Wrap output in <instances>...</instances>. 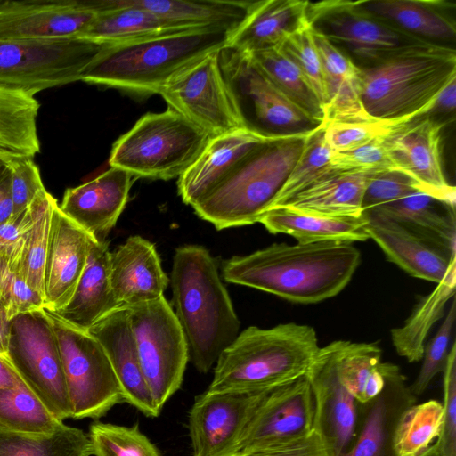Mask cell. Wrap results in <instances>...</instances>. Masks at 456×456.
Returning a JSON list of instances; mask_svg holds the SVG:
<instances>
[{
	"label": "cell",
	"mask_w": 456,
	"mask_h": 456,
	"mask_svg": "<svg viewBox=\"0 0 456 456\" xmlns=\"http://www.w3.org/2000/svg\"><path fill=\"white\" fill-rule=\"evenodd\" d=\"M9 161L0 158V181L9 173Z\"/></svg>",
	"instance_id": "obj_60"
},
{
	"label": "cell",
	"mask_w": 456,
	"mask_h": 456,
	"mask_svg": "<svg viewBox=\"0 0 456 456\" xmlns=\"http://www.w3.org/2000/svg\"><path fill=\"white\" fill-rule=\"evenodd\" d=\"M285 135L264 137L246 129L213 136L195 161L178 177V194L194 206L222 183L260 144Z\"/></svg>",
	"instance_id": "obj_24"
},
{
	"label": "cell",
	"mask_w": 456,
	"mask_h": 456,
	"mask_svg": "<svg viewBox=\"0 0 456 456\" xmlns=\"http://www.w3.org/2000/svg\"><path fill=\"white\" fill-rule=\"evenodd\" d=\"M453 78L455 49L421 40L374 66L360 68L362 103L374 119L409 122L426 115Z\"/></svg>",
	"instance_id": "obj_4"
},
{
	"label": "cell",
	"mask_w": 456,
	"mask_h": 456,
	"mask_svg": "<svg viewBox=\"0 0 456 456\" xmlns=\"http://www.w3.org/2000/svg\"><path fill=\"white\" fill-rule=\"evenodd\" d=\"M314 427V401L305 376L267 390L253 411L236 456L309 433Z\"/></svg>",
	"instance_id": "obj_16"
},
{
	"label": "cell",
	"mask_w": 456,
	"mask_h": 456,
	"mask_svg": "<svg viewBox=\"0 0 456 456\" xmlns=\"http://www.w3.org/2000/svg\"><path fill=\"white\" fill-rule=\"evenodd\" d=\"M376 173L336 171L300 191L281 207L325 216H361L363 214L362 200L366 187Z\"/></svg>",
	"instance_id": "obj_33"
},
{
	"label": "cell",
	"mask_w": 456,
	"mask_h": 456,
	"mask_svg": "<svg viewBox=\"0 0 456 456\" xmlns=\"http://www.w3.org/2000/svg\"><path fill=\"white\" fill-rule=\"evenodd\" d=\"M11 329V319L5 308L0 304V354L5 358Z\"/></svg>",
	"instance_id": "obj_59"
},
{
	"label": "cell",
	"mask_w": 456,
	"mask_h": 456,
	"mask_svg": "<svg viewBox=\"0 0 456 456\" xmlns=\"http://www.w3.org/2000/svg\"><path fill=\"white\" fill-rule=\"evenodd\" d=\"M88 436L93 456H161L137 425L126 427L94 421Z\"/></svg>",
	"instance_id": "obj_45"
},
{
	"label": "cell",
	"mask_w": 456,
	"mask_h": 456,
	"mask_svg": "<svg viewBox=\"0 0 456 456\" xmlns=\"http://www.w3.org/2000/svg\"><path fill=\"white\" fill-rule=\"evenodd\" d=\"M182 28L224 27L235 29L248 14L252 1L128 0Z\"/></svg>",
	"instance_id": "obj_36"
},
{
	"label": "cell",
	"mask_w": 456,
	"mask_h": 456,
	"mask_svg": "<svg viewBox=\"0 0 456 456\" xmlns=\"http://www.w3.org/2000/svg\"><path fill=\"white\" fill-rule=\"evenodd\" d=\"M456 319L455 297L444 322L439 327L435 337L425 345L422 356V365L414 382L410 386L411 392L415 397L420 396L428 389L435 377L443 373L451 348L454 342L451 343Z\"/></svg>",
	"instance_id": "obj_46"
},
{
	"label": "cell",
	"mask_w": 456,
	"mask_h": 456,
	"mask_svg": "<svg viewBox=\"0 0 456 456\" xmlns=\"http://www.w3.org/2000/svg\"><path fill=\"white\" fill-rule=\"evenodd\" d=\"M159 94L211 137L243 129L221 73L218 51L181 70Z\"/></svg>",
	"instance_id": "obj_14"
},
{
	"label": "cell",
	"mask_w": 456,
	"mask_h": 456,
	"mask_svg": "<svg viewBox=\"0 0 456 456\" xmlns=\"http://www.w3.org/2000/svg\"><path fill=\"white\" fill-rule=\"evenodd\" d=\"M90 1L98 13L80 38L110 45L193 29L167 21L128 0Z\"/></svg>",
	"instance_id": "obj_31"
},
{
	"label": "cell",
	"mask_w": 456,
	"mask_h": 456,
	"mask_svg": "<svg viewBox=\"0 0 456 456\" xmlns=\"http://www.w3.org/2000/svg\"><path fill=\"white\" fill-rule=\"evenodd\" d=\"M5 359L54 417L71 418L57 338L44 308L11 320Z\"/></svg>",
	"instance_id": "obj_13"
},
{
	"label": "cell",
	"mask_w": 456,
	"mask_h": 456,
	"mask_svg": "<svg viewBox=\"0 0 456 456\" xmlns=\"http://www.w3.org/2000/svg\"><path fill=\"white\" fill-rule=\"evenodd\" d=\"M87 331L104 349L123 402L147 417H158L161 411L155 405L142 370L127 306L120 305L110 312Z\"/></svg>",
	"instance_id": "obj_21"
},
{
	"label": "cell",
	"mask_w": 456,
	"mask_h": 456,
	"mask_svg": "<svg viewBox=\"0 0 456 456\" xmlns=\"http://www.w3.org/2000/svg\"><path fill=\"white\" fill-rule=\"evenodd\" d=\"M239 456H334L331 449L314 428L305 436L257 448Z\"/></svg>",
	"instance_id": "obj_54"
},
{
	"label": "cell",
	"mask_w": 456,
	"mask_h": 456,
	"mask_svg": "<svg viewBox=\"0 0 456 456\" xmlns=\"http://www.w3.org/2000/svg\"><path fill=\"white\" fill-rule=\"evenodd\" d=\"M0 304L9 318L44 308L41 296L34 291L7 263L0 251Z\"/></svg>",
	"instance_id": "obj_51"
},
{
	"label": "cell",
	"mask_w": 456,
	"mask_h": 456,
	"mask_svg": "<svg viewBox=\"0 0 456 456\" xmlns=\"http://www.w3.org/2000/svg\"><path fill=\"white\" fill-rule=\"evenodd\" d=\"M444 125L426 114L398 126L388 142L396 169L414 179L423 192L455 208V187L444 176L440 155Z\"/></svg>",
	"instance_id": "obj_18"
},
{
	"label": "cell",
	"mask_w": 456,
	"mask_h": 456,
	"mask_svg": "<svg viewBox=\"0 0 456 456\" xmlns=\"http://www.w3.org/2000/svg\"><path fill=\"white\" fill-rule=\"evenodd\" d=\"M110 253L106 240L92 241L85 269L71 298L53 314L77 329L88 330L121 305L110 283Z\"/></svg>",
	"instance_id": "obj_29"
},
{
	"label": "cell",
	"mask_w": 456,
	"mask_h": 456,
	"mask_svg": "<svg viewBox=\"0 0 456 456\" xmlns=\"http://www.w3.org/2000/svg\"><path fill=\"white\" fill-rule=\"evenodd\" d=\"M210 134L167 108L147 113L113 144L109 163L133 176L179 177L199 157Z\"/></svg>",
	"instance_id": "obj_7"
},
{
	"label": "cell",
	"mask_w": 456,
	"mask_h": 456,
	"mask_svg": "<svg viewBox=\"0 0 456 456\" xmlns=\"http://www.w3.org/2000/svg\"><path fill=\"white\" fill-rule=\"evenodd\" d=\"M173 311L183 333L189 361L207 373L238 337L240 322L216 260L199 245L175 249L171 277Z\"/></svg>",
	"instance_id": "obj_2"
},
{
	"label": "cell",
	"mask_w": 456,
	"mask_h": 456,
	"mask_svg": "<svg viewBox=\"0 0 456 456\" xmlns=\"http://www.w3.org/2000/svg\"><path fill=\"white\" fill-rule=\"evenodd\" d=\"M416 191H423L419 184L398 169L376 173L370 180L362 200V212L396 201Z\"/></svg>",
	"instance_id": "obj_50"
},
{
	"label": "cell",
	"mask_w": 456,
	"mask_h": 456,
	"mask_svg": "<svg viewBox=\"0 0 456 456\" xmlns=\"http://www.w3.org/2000/svg\"><path fill=\"white\" fill-rule=\"evenodd\" d=\"M306 18L314 32L361 69L374 66L423 40L364 10L360 1L309 2Z\"/></svg>",
	"instance_id": "obj_11"
},
{
	"label": "cell",
	"mask_w": 456,
	"mask_h": 456,
	"mask_svg": "<svg viewBox=\"0 0 456 456\" xmlns=\"http://www.w3.org/2000/svg\"><path fill=\"white\" fill-rule=\"evenodd\" d=\"M313 35L322 69V124L374 120L362 103L360 68L322 36Z\"/></svg>",
	"instance_id": "obj_28"
},
{
	"label": "cell",
	"mask_w": 456,
	"mask_h": 456,
	"mask_svg": "<svg viewBox=\"0 0 456 456\" xmlns=\"http://www.w3.org/2000/svg\"><path fill=\"white\" fill-rule=\"evenodd\" d=\"M309 1H252L247 16L231 34L228 46L252 53L279 47L292 33L308 25Z\"/></svg>",
	"instance_id": "obj_27"
},
{
	"label": "cell",
	"mask_w": 456,
	"mask_h": 456,
	"mask_svg": "<svg viewBox=\"0 0 456 456\" xmlns=\"http://www.w3.org/2000/svg\"><path fill=\"white\" fill-rule=\"evenodd\" d=\"M443 2L421 0H370L360 5L370 13L423 40L454 41L455 22L440 7Z\"/></svg>",
	"instance_id": "obj_34"
},
{
	"label": "cell",
	"mask_w": 456,
	"mask_h": 456,
	"mask_svg": "<svg viewBox=\"0 0 456 456\" xmlns=\"http://www.w3.org/2000/svg\"><path fill=\"white\" fill-rule=\"evenodd\" d=\"M35 96L0 88V158L33 159L40 151Z\"/></svg>",
	"instance_id": "obj_38"
},
{
	"label": "cell",
	"mask_w": 456,
	"mask_h": 456,
	"mask_svg": "<svg viewBox=\"0 0 456 456\" xmlns=\"http://www.w3.org/2000/svg\"><path fill=\"white\" fill-rule=\"evenodd\" d=\"M110 277L121 305L155 300L164 296L169 283L155 246L139 235L130 236L110 253Z\"/></svg>",
	"instance_id": "obj_26"
},
{
	"label": "cell",
	"mask_w": 456,
	"mask_h": 456,
	"mask_svg": "<svg viewBox=\"0 0 456 456\" xmlns=\"http://www.w3.org/2000/svg\"><path fill=\"white\" fill-rule=\"evenodd\" d=\"M126 306L144 379L157 409L161 411L183 380L189 361L183 333L164 296Z\"/></svg>",
	"instance_id": "obj_12"
},
{
	"label": "cell",
	"mask_w": 456,
	"mask_h": 456,
	"mask_svg": "<svg viewBox=\"0 0 456 456\" xmlns=\"http://www.w3.org/2000/svg\"><path fill=\"white\" fill-rule=\"evenodd\" d=\"M420 456H442L438 449L437 443L432 444L423 454Z\"/></svg>",
	"instance_id": "obj_61"
},
{
	"label": "cell",
	"mask_w": 456,
	"mask_h": 456,
	"mask_svg": "<svg viewBox=\"0 0 456 456\" xmlns=\"http://www.w3.org/2000/svg\"><path fill=\"white\" fill-rule=\"evenodd\" d=\"M258 69L314 121L323 123L322 105L296 63L281 47L248 53Z\"/></svg>",
	"instance_id": "obj_41"
},
{
	"label": "cell",
	"mask_w": 456,
	"mask_h": 456,
	"mask_svg": "<svg viewBox=\"0 0 456 456\" xmlns=\"http://www.w3.org/2000/svg\"><path fill=\"white\" fill-rule=\"evenodd\" d=\"M33 222L32 204L23 213L12 216L0 224V250L6 249L18 242L30 229Z\"/></svg>",
	"instance_id": "obj_55"
},
{
	"label": "cell",
	"mask_w": 456,
	"mask_h": 456,
	"mask_svg": "<svg viewBox=\"0 0 456 456\" xmlns=\"http://www.w3.org/2000/svg\"><path fill=\"white\" fill-rule=\"evenodd\" d=\"M218 62L241 127L264 137L309 133L321 125L286 96L248 53L228 45Z\"/></svg>",
	"instance_id": "obj_8"
},
{
	"label": "cell",
	"mask_w": 456,
	"mask_h": 456,
	"mask_svg": "<svg viewBox=\"0 0 456 456\" xmlns=\"http://www.w3.org/2000/svg\"><path fill=\"white\" fill-rule=\"evenodd\" d=\"M103 45L80 37L0 40V88L35 96L79 81Z\"/></svg>",
	"instance_id": "obj_9"
},
{
	"label": "cell",
	"mask_w": 456,
	"mask_h": 456,
	"mask_svg": "<svg viewBox=\"0 0 456 456\" xmlns=\"http://www.w3.org/2000/svg\"><path fill=\"white\" fill-rule=\"evenodd\" d=\"M444 419L436 440L442 456H456V343L454 342L443 372Z\"/></svg>",
	"instance_id": "obj_53"
},
{
	"label": "cell",
	"mask_w": 456,
	"mask_h": 456,
	"mask_svg": "<svg viewBox=\"0 0 456 456\" xmlns=\"http://www.w3.org/2000/svg\"><path fill=\"white\" fill-rule=\"evenodd\" d=\"M337 340L320 347L306 374L314 401V428L334 456L351 446L359 404L341 383L337 369Z\"/></svg>",
	"instance_id": "obj_17"
},
{
	"label": "cell",
	"mask_w": 456,
	"mask_h": 456,
	"mask_svg": "<svg viewBox=\"0 0 456 456\" xmlns=\"http://www.w3.org/2000/svg\"><path fill=\"white\" fill-rule=\"evenodd\" d=\"M443 419V403L435 399L407 408L401 415L394 434L396 455L423 454L438 439Z\"/></svg>",
	"instance_id": "obj_43"
},
{
	"label": "cell",
	"mask_w": 456,
	"mask_h": 456,
	"mask_svg": "<svg viewBox=\"0 0 456 456\" xmlns=\"http://www.w3.org/2000/svg\"><path fill=\"white\" fill-rule=\"evenodd\" d=\"M0 356H1V354H0ZM2 357H3V356H2Z\"/></svg>",
	"instance_id": "obj_62"
},
{
	"label": "cell",
	"mask_w": 456,
	"mask_h": 456,
	"mask_svg": "<svg viewBox=\"0 0 456 456\" xmlns=\"http://www.w3.org/2000/svg\"><path fill=\"white\" fill-rule=\"evenodd\" d=\"M57 200L46 191L32 203L33 222L30 229L9 248L0 250L9 267L43 298L44 273L48 248L53 210Z\"/></svg>",
	"instance_id": "obj_35"
},
{
	"label": "cell",
	"mask_w": 456,
	"mask_h": 456,
	"mask_svg": "<svg viewBox=\"0 0 456 456\" xmlns=\"http://www.w3.org/2000/svg\"><path fill=\"white\" fill-rule=\"evenodd\" d=\"M0 456H93L88 435L63 425L52 434H30L0 428Z\"/></svg>",
	"instance_id": "obj_40"
},
{
	"label": "cell",
	"mask_w": 456,
	"mask_h": 456,
	"mask_svg": "<svg viewBox=\"0 0 456 456\" xmlns=\"http://www.w3.org/2000/svg\"><path fill=\"white\" fill-rule=\"evenodd\" d=\"M330 154L322 124L308 137L301 156L270 209L284 205L300 191L336 172L330 166Z\"/></svg>",
	"instance_id": "obj_44"
},
{
	"label": "cell",
	"mask_w": 456,
	"mask_h": 456,
	"mask_svg": "<svg viewBox=\"0 0 456 456\" xmlns=\"http://www.w3.org/2000/svg\"><path fill=\"white\" fill-rule=\"evenodd\" d=\"M314 131L260 144L222 183L192 206L197 216L216 230L258 223L272 208Z\"/></svg>",
	"instance_id": "obj_6"
},
{
	"label": "cell",
	"mask_w": 456,
	"mask_h": 456,
	"mask_svg": "<svg viewBox=\"0 0 456 456\" xmlns=\"http://www.w3.org/2000/svg\"><path fill=\"white\" fill-rule=\"evenodd\" d=\"M94 240L61 211L58 203L55 205L44 273L45 309L57 312L68 304L85 269Z\"/></svg>",
	"instance_id": "obj_20"
},
{
	"label": "cell",
	"mask_w": 456,
	"mask_h": 456,
	"mask_svg": "<svg viewBox=\"0 0 456 456\" xmlns=\"http://www.w3.org/2000/svg\"><path fill=\"white\" fill-rule=\"evenodd\" d=\"M21 379L7 360L0 356V389L15 387Z\"/></svg>",
	"instance_id": "obj_58"
},
{
	"label": "cell",
	"mask_w": 456,
	"mask_h": 456,
	"mask_svg": "<svg viewBox=\"0 0 456 456\" xmlns=\"http://www.w3.org/2000/svg\"><path fill=\"white\" fill-rule=\"evenodd\" d=\"M11 194L13 215L27 210L41 191L45 190L38 167L31 158H19L9 161Z\"/></svg>",
	"instance_id": "obj_52"
},
{
	"label": "cell",
	"mask_w": 456,
	"mask_h": 456,
	"mask_svg": "<svg viewBox=\"0 0 456 456\" xmlns=\"http://www.w3.org/2000/svg\"><path fill=\"white\" fill-rule=\"evenodd\" d=\"M366 214L361 216H325L278 207L265 212L259 219L271 233L292 236L300 244L318 242L351 243L369 238Z\"/></svg>",
	"instance_id": "obj_30"
},
{
	"label": "cell",
	"mask_w": 456,
	"mask_h": 456,
	"mask_svg": "<svg viewBox=\"0 0 456 456\" xmlns=\"http://www.w3.org/2000/svg\"><path fill=\"white\" fill-rule=\"evenodd\" d=\"M319 348L306 324L250 326L221 353L208 389L258 392L289 383L306 374Z\"/></svg>",
	"instance_id": "obj_5"
},
{
	"label": "cell",
	"mask_w": 456,
	"mask_h": 456,
	"mask_svg": "<svg viewBox=\"0 0 456 456\" xmlns=\"http://www.w3.org/2000/svg\"><path fill=\"white\" fill-rule=\"evenodd\" d=\"M404 123L407 122L378 119L362 122H330L322 124L323 137L331 151H346L389 134Z\"/></svg>",
	"instance_id": "obj_47"
},
{
	"label": "cell",
	"mask_w": 456,
	"mask_h": 456,
	"mask_svg": "<svg viewBox=\"0 0 456 456\" xmlns=\"http://www.w3.org/2000/svg\"><path fill=\"white\" fill-rule=\"evenodd\" d=\"M369 222L367 232L389 261L410 275L440 282L456 255L413 232L406 226L373 213H364Z\"/></svg>",
	"instance_id": "obj_25"
},
{
	"label": "cell",
	"mask_w": 456,
	"mask_h": 456,
	"mask_svg": "<svg viewBox=\"0 0 456 456\" xmlns=\"http://www.w3.org/2000/svg\"><path fill=\"white\" fill-rule=\"evenodd\" d=\"M455 290L456 260L436 289L421 297L404 324L391 330V340L400 356L409 362L422 359L428 334L443 317L446 303L454 297Z\"/></svg>",
	"instance_id": "obj_39"
},
{
	"label": "cell",
	"mask_w": 456,
	"mask_h": 456,
	"mask_svg": "<svg viewBox=\"0 0 456 456\" xmlns=\"http://www.w3.org/2000/svg\"><path fill=\"white\" fill-rule=\"evenodd\" d=\"M13 215V202L11 194L10 170L0 181V224L7 222Z\"/></svg>",
	"instance_id": "obj_57"
},
{
	"label": "cell",
	"mask_w": 456,
	"mask_h": 456,
	"mask_svg": "<svg viewBox=\"0 0 456 456\" xmlns=\"http://www.w3.org/2000/svg\"><path fill=\"white\" fill-rule=\"evenodd\" d=\"M132 177L110 167L93 180L67 189L59 208L95 240H105L126 208Z\"/></svg>",
	"instance_id": "obj_22"
},
{
	"label": "cell",
	"mask_w": 456,
	"mask_h": 456,
	"mask_svg": "<svg viewBox=\"0 0 456 456\" xmlns=\"http://www.w3.org/2000/svg\"><path fill=\"white\" fill-rule=\"evenodd\" d=\"M388 135L378 137L350 151H331V167L344 173H376L396 169L390 151Z\"/></svg>",
	"instance_id": "obj_48"
},
{
	"label": "cell",
	"mask_w": 456,
	"mask_h": 456,
	"mask_svg": "<svg viewBox=\"0 0 456 456\" xmlns=\"http://www.w3.org/2000/svg\"><path fill=\"white\" fill-rule=\"evenodd\" d=\"M44 310L57 338L71 418L98 419L123 402L110 360L101 344L87 330Z\"/></svg>",
	"instance_id": "obj_10"
},
{
	"label": "cell",
	"mask_w": 456,
	"mask_h": 456,
	"mask_svg": "<svg viewBox=\"0 0 456 456\" xmlns=\"http://www.w3.org/2000/svg\"><path fill=\"white\" fill-rule=\"evenodd\" d=\"M337 369L339 379L360 404L375 399L384 389L393 363L381 361L376 344L337 340Z\"/></svg>",
	"instance_id": "obj_37"
},
{
	"label": "cell",
	"mask_w": 456,
	"mask_h": 456,
	"mask_svg": "<svg viewBox=\"0 0 456 456\" xmlns=\"http://www.w3.org/2000/svg\"><path fill=\"white\" fill-rule=\"evenodd\" d=\"M233 29L205 27L104 44L81 81L138 94H159L177 73L228 45Z\"/></svg>",
	"instance_id": "obj_3"
},
{
	"label": "cell",
	"mask_w": 456,
	"mask_h": 456,
	"mask_svg": "<svg viewBox=\"0 0 456 456\" xmlns=\"http://www.w3.org/2000/svg\"><path fill=\"white\" fill-rule=\"evenodd\" d=\"M63 425L21 380L0 389V428L20 433L52 434Z\"/></svg>",
	"instance_id": "obj_42"
},
{
	"label": "cell",
	"mask_w": 456,
	"mask_h": 456,
	"mask_svg": "<svg viewBox=\"0 0 456 456\" xmlns=\"http://www.w3.org/2000/svg\"><path fill=\"white\" fill-rule=\"evenodd\" d=\"M361 263L351 243H274L223 264L225 281L297 304H315L339 294Z\"/></svg>",
	"instance_id": "obj_1"
},
{
	"label": "cell",
	"mask_w": 456,
	"mask_h": 456,
	"mask_svg": "<svg viewBox=\"0 0 456 456\" xmlns=\"http://www.w3.org/2000/svg\"><path fill=\"white\" fill-rule=\"evenodd\" d=\"M97 13L90 0H0V40L80 37Z\"/></svg>",
	"instance_id": "obj_19"
},
{
	"label": "cell",
	"mask_w": 456,
	"mask_h": 456,
	"mask_svg": "<svg viewBox=\"0 0 456 456\" xmlns=\"http://www.w3.org/2000/svg\"><path fill=\"white\" fill-rule=\"evenodd\" d=\"M279 47L296 63L322 105V69L309 24L289 36Z\"/></svg>",
	"instance_id": "obj_49"
},
{
	"label": "cell",
	"mask_w": 456,
	"mask_h": 456,
	"mask_svg": "<svg viewBox=\"0 0 456 456\" xmlns=\"http://www.w3.org/2000/svg\"><path fill=\"white\" fill-rule=\"evenodd\" d=\"M373 213L399 223L456 255L455 208L423 191L380 206Z\"/></svg>",
	"instance_id": "obj_32"
},
{
	"label": "cell",
	"mask_w": 456,
	"mask_h": 456,
	"mask_svg": "<svg viewBox=\"0 0 456 456\" xmlns=\"http://www.w3.org/2000/svg\"><path fill=\"white\" fill-rule=\"evenodd\" d=\"M266 391L208 389L198 395L188 419L192 456H236L244 428Z\"/></svg>",
	"instance_id": "obj_15"
},
{
	"label": "cell",
	"mask_w": 456,
	"mask_h": 456,
	"mask_svg": "<svg viewBox=\"0 0 456 456\" xmlns=\"http://www.w3.org/2000/svg\"><path fill=\"white\" fill-rule=\"evenodd\" d=\"M406 377L393 364L384 389L372 401L359 404L355 436L340 456H397L394 434L403 412L416 403Z\"/></svg>",
	"instance_id": "obj_23"
},
{
	"label": "cell",
	"mask_w": 456,
	"mask_h": 456,
	"mask_svg": "<svg viewBox=\"0 0 456 456\" xmlns=\"http://www.w3.org/2000/svg\"><path fill=\"white\" fill-rule=\"evenodd\" d=\"M456 107V78L448 83L437 94L435 102L427 113L433 117L436 114H451L453 113Z\"/></svg>",
	"instance_id": "obj_56"
}]
</instances>
